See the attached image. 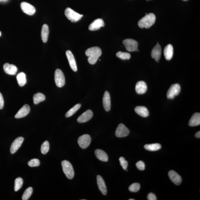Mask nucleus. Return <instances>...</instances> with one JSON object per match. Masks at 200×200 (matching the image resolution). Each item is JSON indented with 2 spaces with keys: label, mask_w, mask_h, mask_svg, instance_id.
I'll return each mask as SVG.
<instances>
[{
  "label": "nucleus",
  "mask_w": 200,
  "mask_h": 200,
  "mask_svg": "<svg viewBox=\"0 0 200 200\" xmlns=\"http://www.w3.org/2000/svg\"><path fill=\"white\" fill-rule=\"evenodd\" d=\"M102 53L101 48L97 47L89 48L85 52L86 55L88 57V62L91 65L95 64Z\"/></svg>",
  "instance_id": "1"
},
{
  "label": "nucleus",
  "mask_w": 200,
  "mask_h": 200,
  "mask_svg": "<svg viewBox=\"0 0 200 200\" xmlns=\"http://www.w3.org/2000/svg\"><path fill=\"white\" fill-rule=\"evenodd\" d=\"M156 16L153 13L146 15L138 22V26L141 28H149L155 24Z\"/></svg>",
  "instance_id": "2"
},
{
  "label": "nucleus",
  "mask_w": 200,
  "mask_h": 200,
  "mask_svg": "<svg viewBox=\"0 0 200 200\" xmlns=\"http://www.w3.org/2000/svg\"><path fill=\"white\" fill-rule=\"evenodd\" d=\"M63 172L69 179H72L74 177V172L72 164L66 160L63 161L61 162Z\"/></svg>",
  "instance_id": "3"
},
{
  "label": "nucleus",
  "mask_w": 200,
  "mask_h": 200,
  "mask_svg": "<svg viewBox=\"0 0 200 200\" xmlns=\"http://www.w3.org/2000/svg\"><path fill=\"white\" fill-rule=\"evenodd\" d=\"M65 14L67 18L72 22H78L83 16V15L76 12L70 7H68L65 9Z\"/></svg>",
  "instance_id": "4"
},
{
  "label": "nucleus",
  "mask_w": 200,
  "mask_h": 200,
  "mask_svg": "<svg viewBox=\"0 0 200 200\" xmlns=\"http://www.w3.org/2000/svg\"><path fill=\"white\" fill-rule=\"evenodd\" d=\"M55 80L57 87H62L65 85V80L64 75L62 71L60 69H57L55 70Z\"/></svg>",
  "instance_id": "5"
},
{
  "label": "nucleus",
  "mask_w": 200,
  "mask_h": 200,
  "mask_svg": "<svg viewBox=\"0 0 200 200\" xmlns=\"http://www.w3.org/2000/svg\"><path fill=\"white\" fill-rule=\"evenodd\" d=\"M125 47L127 51L130 52L139 51L138 49V42L136 40L128 39H125L123 42Z\"/></svg>",
  "instance_id": "6"
},
{
  "label": "nucleus",
  "mask_w": 200,
  "mask_h": 200,
  "mask_svg": "<svg viewBox=\"0 0 200 200\" xmlns=\"http://www.w3.org/2000/svg\"><path fill=\"white\" fill-rule=\"evenodd\" d=\"M180 90L181 88L179 84H172L167 92V98L169 99H174L175 96L180 94Z\"/></svg>",
  "instance_id": "7"
},
{
  "label": "nucleus",
  "mask_w": 200,
  "mask_h": 200,
  "mask_svg": "<svg viewBox=\"0 0 200 200\" xmlns=\"http://www.w3.org/2000/svg\"><path fill=\"white\" fill-rule=\"evenodd\" d=\"M91 138L89 134H84L78 138V143L81 148L86 149L89 147L91 143Z\"/></svg>",
  "instance_id": "8"
},
{
  "label": "nucleus",
  "mask_w": 200,
  "mask_h": 200,
  "mask_svg": "<svg viewBox=\"0 0 200 200\" xmlns=\"http://www.w3.org/2000/svg\"><path fill=\"white\" fill-rule=\"evenodd\" d=\"M130 133L128 129L124 124H120L116 129L115 135L118 138L125 137L128 136Z\"/></svg>",
  "instance_id": "9"
},
{
  "label": "nucleus",
  "mask_w": 200,
  "mask_h": 200,
  "mask_svg": "<svg viewBox=\"0 0 200 200\" xmlns=\"http://www.w3.org/2000/svg\"><path fill=\"white\" fill-rule=\"evenodd\" d=\"M20 7L23 12L28 15H33L36 11L35 7L33 6L26 2L21 3Z\"/></svg>",
  "instance_id": "10"
},
{
  "label": "nucleus",
  "mask_w": 200,
  "mask_h": 200,
  "mask_svg": "<svg viewBox=\"0 0 200 200\" xmlns=\"http://www.w3.org/2000/svg\"><path fill=\"white\" fill-rule=\"evenodd\" d=\"M24 140V138L22 137H20L17 138L11 144L10 152L11 154H13L16 152L18 149L20 148Z\"/></svg>",
  "instance_id": "11"
},
{
  "label": "nucleus",
  "mask_w": 200,
  "mask_h": 200,
  "mask_svg": "<svg viewBox=\"0 0 200 200\" xmlns=\"http://www.w3.org/2000/svg\"><path fill=\"white\" fill-rule=\"evenodd\" d=\"M66 54L70 68L74 72H76V71H77L78 69L74 55H73L72 52L70 50L67 51L66 52Z\"/></svg>",
  "instance_id": "12"
},
{
  "label": "nucleus",
  "mask_w": 200,
  "mask_h": 200,
  "mask_svg": "<svg viewBox=\"0 0 200 200\" xmlns=\"http://www.w3.org/2000/svg\"><path fill=\"white\" fill-rule=\"evenodd\" d=\"M93 116V113L91 110H88L80 115L77 119V121L80 123H84L91 120Z\"/></svg>",
  "instance_id": "13"
},
{
  "label": "nucleus",
  "mask_w": 200,
  "mask_h": 200,
  "mask_svg": "<svg viewBox=\"0 0 200 200\" xmlns=\"http://www.w3.org/2000/svg\"><path fill=\"white\" fill-rule=\"evenodd\" d=\"M104 26V22L102 19H98L90 25L89 29L91 31L97 30L100 29L102 27Z\"/></svg>",
  "instance_id": "14"
},
{
  "label": "nucleus",
  "mask_w": 200,
  "mask_h": 200,
  "mask_svg": "<svg viewBox=\"0 0 200 200\" xmlns=\"http://www.w3.org/2000/svg\"><path fill=\"white\" fill-rule=\"evenodd\" d=\"M30 111V107L28 105H25L22 107L15 115V118L19 119L24 118L27 115Z\"/></svg>",
  "instance_id": "15"
},
{
  "label": "nucleus",
  "mask_w": 200,
  "mask_h": 200,
  "mask_svg": "<svg viewBox=\"0 0 200 200\" xmlns=\"http://www.w3.org/2000/svg\"><path fill=\"white\" fill-rule=\"evenodd\" d=\"M168 176L171 181L176 185H180L181 183V177L175 171L170 170L168 173Z\"/></svg>",
  "instance_id": "16"
},
{
  "label": "nucleus",
  "mask_w": 200,
  "mask_h": 200,
  "mask_svg": "<svg viewBox=\"0 0 200 200\" xmlns=\"http://www.w3.org/2000/svg\"><path fill=\"white\" fill-rule=\"evenodd\" d=\"M103 104L104 108L107 111L110 110L111 108V97L108 91H105L103 98Z\"/></svg>",
  "instance_id": "17"
},
{
  "label": "nucleus",
  "mask_w": 200,
  "mask_h": 200,
  "mask_svg": "<svg viewBox=\"0 0 200 200\" xmlns=\"http://www.w3.org/2000/svg\"><path fill=\"white\" fill-rule=\"evenodd\" d=\"M161 46L158 43L153 48L152 51L151 56L153 58L155 59L156 61L158 62L161 58Z\"/></svg>",
  "instance_id": "18"
},
{
  "label": "nucleus",
  "mask_w": 200,
  "mask_h": 200,
  "mask_svg": "<svg viewBox=\"0 0 200 200\" xmlns=\"http://www.w3.org/2000/svg\"><path fill=\"white\" fill-rule=\"evenodd\" d=\"M3 70L6 74L10 75H15L18 70L16 66L13 64L6 63L3 65Z\"/></svg>",
  "instance_id": "19"
},
{
  "label": "nucleus",
  "mask_w": 200,
  "mask_h": 200,
  "mask_svg": "<svg viewBox=\"0 0 200 200\" xmlns=\"http://www.w3.org/2000/svg\"><path fill=\"white\" fill-rule=\"evenodd\" d=\"M135 90L136 93L138 94H144L147 90V84L143 81L138 82L136 84Z\"/></svg>",
  "instance_id": "20"
},
{
  "label": "nucleus",
  "mask_w": 200,
  "mask_h": 200,
  "mask_svg": "<svg viewBox=\"0 0 200 200\" xmlns=\"http://www.w3.org/2000/svg\"><path fill=\"white\" fill-rule=\"evenodd\" d=\"M97 183L99 189L103 195H105L107 194V189L104 181L101 176H97Z\"/></svg>",
  "instance_id": "21"
},
{
  "label": "nucleus",
  "mask_w": 200,
  "mask_h": 200,
  "mask_svg": "<svg viewBox=\"0 0 200 200\" xmlns=\"http://www.w3.org/2000/svg\"><path fill=\"white\" fill-rule=\"evenodd\" d=\"M95 153L96 157L99 160L105 162L108 161V156L103 150L97 149L95 150Z\"/></svg>",
  "instance_id": "22"
},
{
  "label": "nucleus",
  "mask_w": 200,
  "mask_h": 200,
  "mask_svg": "<svg viewBox=\"0 0 200 200\" xmlns=\"http://www.w3.org/2000/svg\"><path fill=\"white\" fill-rule=\"evenodd\" d=\"M174 53V48L171 44H169L165 47L164 54L165 58L167 60H170L172 58Z\"/></svg>",
  "instance_id": "23"
},
{
  "label": "nucleus",
  "mask_w": 200,
  "mask_h": 200,
  "mask_svg": "<svg viewBox=\"0 0 200 200\" xmlns=\"http://www.w3.org/2000/svg\"><path fill=\"white\" fill-rule=\"evenodd\" d=\"M200 124V114L196 113L192 115L189 122V125L190 126H195L199 125Z\"/></svg>",
  "instance_id": "24"
},
{
  "label": "nucleus",
  "mask_w": 200,
  "mask_h": 200,
  "mask_svg": "<svg viewBox=\"0 0 200 200\" xmlns=\"http://www.w3.org/2000/svg\"><path fill=\"white\" fill-rule=\"evenodd\" d=\"M49 34V27L47 24H44L42 27L41 38L42 41L46 43L48 41Z\"/></svg>",
  "instance_id": "25"
},
{
  "label": "nucleus",
  "mask_w": 200,
  "mask_h": 200,
  "mask_svg": "<svg viewBox=\"0 0 200 200\" xmlns=\"http://www.w3.org/2000/svg\"><path fill=\"white\" fill-rule=\"evenodd\" d=\"M135 112L144 118L149 116V112L147 107L143 106H138L135 108Z\"/></svg>",
  "instance_id": "26"
},
{
  "label": "nucleus",
  "mask_w": 200,
  "mask_h": 200,
  "mask_svg": "<svg viewBox=\"0 0 200 200\" xmlns=\"http://www.w3.org/2000/svg\"><path fill=\"white\" fill-rule=\"evenodd\" d=\"M16 79L19 86L21 87L24 86L26 84V76L24 72H20L17 75Z\"/></svg>",
  "instance_id": "27"
},
{
  "label": "nucleus",
  "mask_w": 200,
  "mask_h": 200,
  "mask_svg": "<svg viewBox=\"0 0 200 200\" xmlns=\"http://www.w3.org/2000/svg\"><path fill=\"white\" fill-rule=\"evenodd\" d=\"M144 148L148 151H158L161 148V146L159 143H153L147 144L144 146Z\"/></svg>",
  "instance_id": "28"
},
{
  "label": "nucleus",
  "mask_w": 200,
  "mask_h": 200,
  "mask_svg": "<svg viewBox=\"0 0 200 200\" xmlns=\"http://www.w3.org/2000/svg\"><path fill=\"white\" fill-rule=\"evenodd\" d=\"M45 95L41 93H38L34 95L33 100L34 104H38L40 102L45 101Z\"/></svg>",
  "instance_id": "29"
},
{
  "label": "nucleus",
  "mask_w": 200,
  "mask_h": 200,
  "mask_svg": "<svg viewBox=\"0 0 200 200\" xmlns=\"http://www.w3.org/2000/svg\"><path fill=\"white\" fill-rule=\"evenodd\" d=\"M80 107L81 105L80 104H77L75 105V106L70 109V110L67 111L66 114H65V116L66 118H69V117L72 116L80 109Z\"/></svg>",
  "instance_id": "30"
},
{
  "label": "nucleus",
  "mask_w": 200,
  "mask_h": 200,
  "mask_svg": "<svg viewBox=\"0 0 200 200\" xmlns=\"http://www.w3.org/2000/svg\"><path fill=\"white\" fill-rule=\"evenodd\" d=\"M33 193V188L31 187H29L24 192L22 195L23 200H27L30 198Z\"/></svg>",
  "instance_id": "31"
},
{
  "label": "nucleus",
  "mask_w": 200,
  "mask_h": 200,
  "mask_svg": "<svg viewBox=\"0 0 200 200\" xmlns=\"http://www.w3.org/2000/svg\"><path fill=\"white\" fill-rule=\"evenodd\" d=\"M23 183L22 179L18 177L16 179L15 181L14 190L15 191H18L22 187Z\"/></svg>",
  "instance_id": "32"
},
{
  "label": "nucleus",
  "mask_w": 200,
  "mask_h": 200,
  "mask_svg": "<svg viewBox=\"0 0 200 200\" xmlns=\"http://www.w3.org/2000/svg\"><path fill=\"white\" fill-rule=\"evenodd\" d=\"M117 57L123 60L129 59L130 58L131 56L129 53L127 52H118L116 54Z\"/></svg>",
  "instance_id": "33"
},
{
  "label": "nucleus",
  "mask_w": 200,
  "mask_h": 200,
  "mask_svg": "<svg viewBox=\"0 0 200 200\" xmlns=\"http://www.w3.org/2000/svg\"><path fill=\"white\" fill-rule=\"evenodd\" d=\"M49 150V142L48 141L44 142L41 147V152L43 154H46Z\"/></svg>",
  "instance_id": "34"
},
{
  "label": "nucleus",
  "mask_w": 200,
  "mask_h": 200,
  "mask_svg": "<svg viewBox=\"0 0 200 200\" xmlns=\"http://www.w3.org/2000/svg\"><path fill=\"white\" fill-rule=\"evenodd\" d=\"M140 189V185L138 183H135L131 184L129 188L130 191L133 192H137Z\"/></svg>",
  "instance_id": "35"
},
{
  "label": "nucleus",
  "mask_w": 200,
  "mask_h": 200,
  "mask_svg": "<svg viewBox=\"0 0 200 200\" xmlns=\"http://www.w3.org/2000/svg\"><path fill=\"white\" fill-rule=\"evenodd\" d=\"M40 164V161L37 159H31L28 162V165L30 167L38 166Z\"/></svg>",
  "instance_id": "36"
},
{
  "label": "nucleus",
  "mask_w": 200,
  "mask_h": 200,
  "mask_svg": "<svg viewBox=\"0 0 200 200\" xmlns=\"http://www.w3.org/2000/svg\"><path fill=\"white\" fill-rule=\"evenodd\" d=\"M119 160H120V165L123 169L124 170H126L128 166V161L123 157H120Z\"/></svg>",
  "instance_id": "37"
},
{
  "label": "nucleus",
  "mask_w": 200,
  "mask_h": 200,
  "mask_svg": "<svg viewBox=\"0 0 200 200\" xmlns=\"http://www.w3.org/2000/svg\"><path fill=\"white\" fill-rule=\"evenodd\" d=\"M136 167L138 170H143L145 169V165L143 161H140L136 163Z\"/></svg>",
  "instance_id": "38"
},
{
  "label": "nucleus",
  "mask_w": 200,
  "mask_h": 200,
  "mask_svg": "<svg viewBox=\"0 0 200 200\" xmlns=\"http://www.w3.org/2000/svg\"><path fill=\"white\" fill-rule=\"evenodd\" d=\"M148 199L149 200H156V196L152 193H150L148 195Z\"/></svg>",
  "instance_id": "39"
},
{
  "label": "nucleus",
  "mask_w": 200,
  "mask_h": 200,
  "mask_svg": "<svg viewBox=\"0 0 200 200\" xmlns=\"http://www.w3.org/2000/svg\"><path fill=\"white\" fill-rule=\"evenodd\" d=\"M4 103V102L3 96L1 92H0V109H3Z\"/></svg>",
  "instance_id": "40"
},
{
  "label": "nucleus",
  "mask_w": 200,
  "mask_h": 200,
  "mask_svg": "<svg viewBox=\"0 0 200 200\" xmlns=\"http://www.w3.org/2000/svg\"><path fill=\"white\" fill-rule=\"evenodd\" d=\"M195 136L196 138H200V131H199V132L196 133Z\"/></svg>",
  "instance_id": "41"
},
{
  "label": "nucleus",
  "mask_w": 200,
  "mask_h": 200,
  "mask_svg": "<svg viewBox=\"0 0 200 200\" xmlns=\"http://www.w3.org/2000/svg\"><path fill=\"white\" fill-rule=\"evenodd\" d=\"M1 36V32L0 31V36Z\"/></svg>",
  "instance_id": "42"
},
{
  "label": "nucleus",
  "mask_w": 200,
  "mask_h": 200,
  "mask_svg": "<svg viewBox=\"0 0 200 200\" xmlns=\"http://www.w3.org/2000/svg\"><path fill=\"white\" fill-rule=\"evenodd\" d=\"M134 199H130L129 200H134Z\"/></svg>",
  "instance_id": "43"
},
{
  "label": "nucleus",
  "mask_w": 200,
  "mask_h": 200,
  "mask_svg": "<svg viewBox=\"0 0 200 200\" xmlns=\"http://www.w3.org/2000/svg\"><path fill=\"white\" fill-rule=\"evenodd\" d=\"M184 1H187V0H184Z\"/></svg>",
  "instance_id": "44"
},
{
  "label": "nucleus",
  "mask_w": 200,
  "mask_h": 200,
  "mask_svg": "<svg viewBox=\"0 0 200 200\" xmlns=\"http://www.w3.org/2000/svg\"><path fill=\"white\" fill-rule=\"evenodd\" d=\"M2 1V0H0V1Z\"/></svg>",
  "instance_id": "45"
},
{
  "label": "nucleus",
  "mask_w": 200,
  "mask_h": 200,
  "mask_svg": "<svg viewBox=\"0 0 200 200\" xmlns=\"http://www.w3.org/2000/svg\"><path fill=\"white\" fill-rule=\"evenodd\" d=\"M147 1H148V0H147Z\"/></svg>",
  "instance_id": "46"
}]
</instances>
